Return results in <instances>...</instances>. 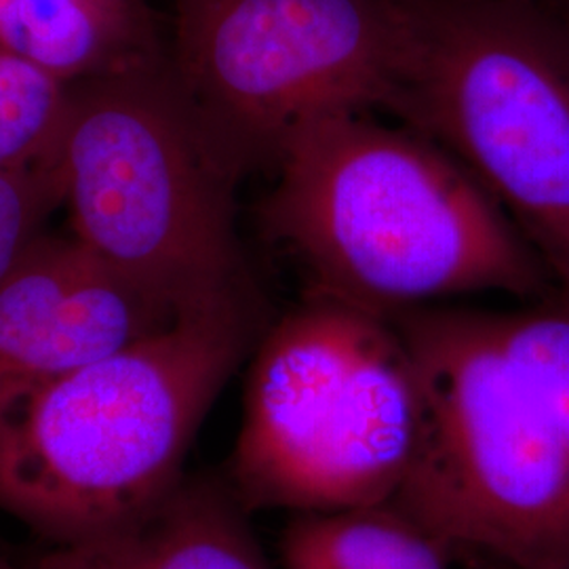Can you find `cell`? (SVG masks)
I'll return each instance as SVG.
<instances>
[{"label":"cell","instance_id":"6","mask_svg":"<svg viewBox=\"0 0 569 569\" xmlns=\"http://www.w3.org/2000/svg\"><path fill=\"white\" fill-rule=\"evenodd\" d=\"M395 119L441 143L569 296V20L536 0H420Z\"/></svg>","mask_w":569,"mask_h":569},{"label":"cell","instance_id":"13","mask_svg":"<svg viewBox=\"0 0 569 569\" xmlns=\"http://www.w3.org/2000/svg\"><path fill=\"white\" fill-rule=\"evenodd\" d=\"M70 87L0 42V169L58 154Z\"/></svg>","mask_w":569,"mask_h":569},{"label":"cell","instance_id":"8","mask_svg":"<svg viewBox=\"0 0 569 569\" xmlns=\"http://www.w3.org/2000/svg\"><path fill=\"white\" fill-rule=\"evenodd\" d=\"M180 315L79 239L41 234L0 283V416Z\"/></svg>","mask_w":569,"mask_h":569},{"label":"cell","instance_id":"12","mask_svg":"<svg viewBox=\"0 0 569 569\" xmlns=\"http://www.w3.org/2000/svg\"><path fill=\"white\" fill-rule=\"evenodd\" d=\"M512 367L549 416L569 458V296L555 289L515 312H493Z\"/></svg>","mask_w":569,"mask_h":569},{"label":"cell","instance_id":"17","mask_svg":"<svg viewBox=\"0 0 569 569\" xmlns=\"http://www.w3.org/2000/svg\"><path fill=\"white\" fill-rule=\"evenodd\" d=\"M536 2H549V4H566L569 0H536Z\"/></svg>","mask_w":569,"mask_h":569},{"label":"cell","instance_id":"10","mask_svg":"<svg viewBox=\"0 0 569 569\" xmlns=\"http://www.w3.org/2000/svg\"><path fill=\"white\" fill-rule=\"evenodd\" d=\"M0 42L66 87L169 56L148 0H0Z\"/></svg>","mask_w":569,"mask_h":569},{"label":"cell","instance_id":"15","mask_svg":"<svg viewBox=\"0 0 569 569\" xmlns=\"http://www.w3.org/2000/svg\"><path fill=\"white\" fill-rule=\"evenodd\" d=\"M0 569H26V568H18V566H13V563H9V561H4L2 557H0Z\"/></svg>","mask_w":569,"mask_h":569},{"label":"cell","instance_id":"16","mask_svg":"<svg viewBox=\"0 0 569 569\" xmlns=\"http://www.w3.org/2000/svg\"><path fill=\"white\" fill-rule=\"evenodd\" d=\"M555 7H557V9H559V11H561V13H563V16L569 20V2H566V4H555Z\"/></svg>","mask_w":569,"mask_h":569},{"label":"cell","instance_id":"1","mask_svg":"<svg viewBox=\"0 0 569 569\" xmlns=\"http://www.w3.org/2000/svg\"><path fill=\"white\" fill-rule=\"evenodd\" d=\"M266 237L317 296L395 319L479 291L540 300L549 268L509 213L441 143L367 110L306 121L272 167Z\"/></svg>","mask_w":569,"mask_h":569},{"label":"cell","instance_id":"9","mask_svg":"<svg viewBox=\"0 0 569 569\" xmlns=\"http://www.w3.org/2000/svg\"><path fill=\"white\" fill-rule=\"evenodd\" d=\"M226 479L183 477L157 509L26 569H272Z\"/></svg>","mask_w":569,"mask_h":569},{"label":"cell","instance_id":"11","mask_svg":"<svg viewBox=\"0 0 569 569\" xmlns=\"http://www.w3.org/2000/svg\"><path fill=\"white\" fill-rule=\"evenodd\" d=\"M283 569H449L448 549L392 502L296 512L279 540Z\"/></svg>","mask_w":569,"mask_h":569},{"label":"cell","instance_id":"5","mask_svg":"<svg viewBox=\"0 0 569 569\" xmlns=\"http://www.w3.org/2000/svg\"><path fill=\"white\" fill-rule=\"evenodd\" d=\"M422 409L392 319L305 296L251 352L226 483L249 512L385 505L406 479Z\"/></svg>","mask_w":569,"mask_h":569},{"label":"cell","instance_id":"3","mask_svg":"<svg viewBox=\"0 0 569 569\" xmlns=\"http://www.w3.org/2000/svg\"><path fill=\"white\" fill-rule=\"evenodd\" d=\"M56 161L74 239L183 312L256 284L237 232L241 176L171 56L70 87Z\"/></svg>","mask_w":569,"mask_h":569},{"label":"cell","instance_id":"4","mask_svg":"<svg viewBox=\"0 0 569 569\" xmlns=\"http://www.w3.org/2000/svg\"><path fill=\"white\" fill-rule=\"evenodd\" d=\"M422 388V427L390 500L451 559L569 569V458L510 363L493 312L416 308L392 319Z\"/></svg>","mask_w":569,"mask_h":569},{"label":"cell","instance_id":"2","mask_svg":"<svg viewBox=\"0 0 569 569\" xmlns=\"http://www.w3.org/2000/svg\"><path fill=\"white\" fill-rule=\"evenodd\" d=\"M272 319L258 284L216 296L7 409L0 512L63 547L157 509Z\"/></svg>","mask_w":569,"mask_h":569},{"label":"cell","instance_id":"14","mask_svg":"<svg viewBox=\"0 0 569 569\" xmlns=\"http://www.w3.org/2000/svg\"><path fill=\"white\" fill-rule=\"evenodd\" d=\"M66 203L60 164L0 169V283L41 237L44 220Z\"/></svg>","mask_w":569,"mask_h":569},{"label":"cell","instance_id":"7","mask_svg":"<svg viewBox=\"0 0 569 569\" xmlns=\"http://www.w3.org/2000/svg\"><path fill=\"white\" fill-rule=\"evenodd\" d=\"M420 0H173L171 66L241 176L272 169L306 121L397 114Z\"/></svg>","mask_w":569,"mask_h":569}]
</instances>
